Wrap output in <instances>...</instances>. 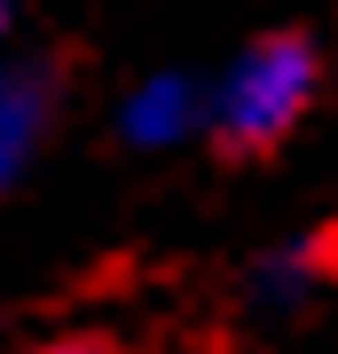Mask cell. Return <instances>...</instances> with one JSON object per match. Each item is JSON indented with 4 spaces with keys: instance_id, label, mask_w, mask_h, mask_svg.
Listing matches in <instances>:
<instances>
[{
    "instance_id": "cell-2",
    "label": "cell",
    "mask_w": 338,
    "mask_h": 354,
    "mask_svg": "<svg viewBox=\"0 0 338 354\" xmlns=\"http://www.w3.org/2000/svg\"><path fill=\"white\" fill-rule=\"evenodd\" d=\"M55 95L63 79L55 64H0V189L32 165V150L55 127Z\"/></svg>"
},
{
    "instance_id": "cell-6",
    "label": "cell",
    "mask_w": 338,
    "mask_h": 354,
    "mask_svg": "<svg viewBox=\"0 0 338 354\" xmlns=\"http://www.w3.org/2000/svg\"><path fill=\"white\" fill-rule=\"evenodd\" d=\"M8 32H16V0H0V48H8Z\"/></svg>"
},
{
    "instance_id": "cell-1",
    "label": "cell",
    "mask_w": 338,
    "mask_h": 354,
    "mask_svg": "<svg viewBox=\"0 0 338 354\" xmlns=\"http://www.w3.org/2000/svg\"><path fill=\"white\" fill-rule=\"evenodd\" d=\"M314 87H323V48L307 32H267L220 71V87H205V134L236 158L276 150L307 118Z\"/></svg>"
},
{
    "instance_id": "cell-3",
    "label": "cell",
    "mask_w": 338,
    "mask_h": 354,
    "mask_svg": "<svg viewBox=\"0 0 338 354\" xmlns=\"http://www.w3.org/2000/svg\"><path fill=\"white\" fill-rule=\"evenodd\" d=\"M197 127H205V87L181 79V71L142 79V87L126 95V111H118V134L134 142V150H173V142H189Z\"/></svg>"
},
{
    "instance_id": "cell-5",
    "label": "cell",
    "mask_w": 338,
    "mask_h": 354,
    "mask_svg": "<svg viewBox=\"0 0 338 354\" xmlns=\"http://www.w3.org/2000/svg\"><path fill=\"white\" fill-rule=\"evenodd\" d=\"M48 354H134L126 339H102V330H71V339H55Z\"/></svg>"
},
{
    "instance_id": "cell-4",
    "label": "cell",
    "mask_w": 338,
    "mask_h": 354,
    "mask_svg": "<svg viewBox=\"0 0 338 354\" xmlns=\"http://www.w3.org/2000/svg\"><path fill=\"white\" fill-rule=\"evenodd\" d=\"M307 283H314V252H307V244H291V252L252 268V299H260L267 315H291V307L307 299Z\"/></svg>"
}]
</instances>
